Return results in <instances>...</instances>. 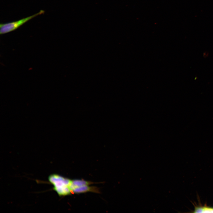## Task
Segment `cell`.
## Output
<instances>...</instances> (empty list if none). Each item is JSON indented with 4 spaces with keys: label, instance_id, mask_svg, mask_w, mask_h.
<instances>
[{
    "label": "cell",
    "instance_id": "obj_3",
    "mask_svg": "<svg viewBox=\"0 0 213 213\" xmlns=\"http://www.w3.org/2000/svg\"><path fill=\"white\" fill-rule=\"evenodd\" d=\"M88 192L100 193L99 188L96 186H90V185H85L77 187L75 188L72 191V194H78Z\"/></svg>",
    "mask_w": 213,
    "mask_h": 213
},
{
    "label": "cell",
    "instance_id": "obj_4",
    "mask_svg": "<svg viewBox=\"0 0 213 213\" xmlns=\"http://www.w3.org/2000/svg\"><path fill=\"white\" fill-rule=\"evenodd\" d=\"M94 183L92 182L83 180H72L70 188L72 192V191L75 188L82 186L90 185Z\"/></svg>",
    "mask_w": 213,
    "mask_h": 213
},
{
    "label": "cell",
    "instance_id": "obj_1",
    "mask_svg": "<svg viewBox=\"0 0 213 213\" xmlns=\"http://www.w3.org/2000/svg\"><path fill=\"white\" fill-rule=\"evenodd\" d=\"M48 180L53 185V190L59 196H65L72 194L70 188L72 180L56 174L50 175Z\"/></svg>",
    "mask_w": 213,
    "mask_h": 213
},
{
    "label": "cell",
    "instance_id": "obj_2",
    "mask_svg": "<svg viewBox=\"0 0 213 213\" xmlns=\"http://www.w3.org/2000/svg\"><path fill=\"white\" fill-rule=\"evenodd\" d=\"M44 12V11L41 10L34 15L18 21L6 23H1L0 25V33L4 34L13 31L34 17L43 14Z\"/></svg>",
    "mask_w": 213,
    "mask_h": 213
},
{
    "label": "cell",
    "instance_id": "obj_5",
    "mask_svg": "<svg viewBox=\"0 0 213 213\" xmlns=\"http://www.w3.org/2000/svg\"><path fill=\"white\" fill-rule=\"evenodd\" d=\"M194 209L193 212L194 213H213V207L206 205L203 206L201 204L194 205Z\"/></svg>",
    "mask_w": 213,
    "mask_h": 213
}]
</instances>
